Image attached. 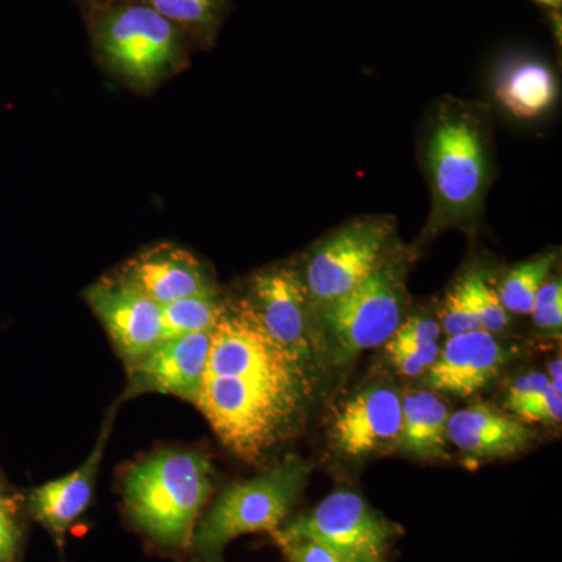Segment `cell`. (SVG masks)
I'll list each match as a JSON object with an SVG mask.
<instances>
[{"label":"cell","mask_w":562,"mask_h":562,"mask_svg":"<svg viewBox=\"0 0 562 562\" xmlns=\"http://www.w3.org/2000/svg\"><path fill=\"white\" fill-rule=\"evenodd\" d=\"M491 135L490 110L482 103L446 98L431 111L420 147L431 194L422 239L479 228L492 180Z\"/></svg>","instance_id":"cell-1"},{"label":"cell","mask_w":562,"mask_h":562,"mask_svg":"<svg viewBox=\"0 0 562 562\" xmlns=\"http://www.w3.org/2000/svg\"><path fill=\"white\" fill-rule=\"evenodd\" d=\"M213 492L210 458L194 450H161L125 473L128 517L162 549H190Z\"/></svg>","instance_id":"cell-2"},{"label":"cell","mask_w":562,"mask_h":562,"mask_svg":"<svg viewBox=\"0 0 562 562\" xmlns=\"http://www.w3.org/2000/svg\"><path fill=\"white\" fill-rule=\"evenodd\" d=\"M406 257L394 251L353 290L310 308V341L322 361L342 368L362 351L384 346L406 310Z\"/></svg>","instance_id":"cell-3"},{"label":"cell","mask_w":562,"mask_h":562,"mask_svg":"<svg viewBox=\"0 0 562 562\" xmlns=\"http://www.w3.org/2000/svg\"><path fill=\"white\" fill-rule=\"evenodd\" d=\"M308 392L258 380L205 375L194 405L232 452L257 461L291 430Z\"/></svg>","instance_id":"cell-4"},{"label":"cell","mask_w":562,"mask_h":562,"mask_svg":"<svg viewBox=\"0 0 562 562\" xmlns=\"http://www.w3.org/2000/svg\"><path fill=\"white\" fill-rule=\"evenodd\" d=\"M310 462L290 457L255 479L233 483L201 517L191 547L203 562H221L225 547L251 532H276L301 501Z\"/></svg>","instance_id":"cell-5"},{"label":"cell","mask_w":562,"mask_h":562,"mask_svg":"<svg viewBox=\"0 0 562 562\" xmlns=\"http://www.w3.org/2000/svg\"><path fill=\"white\" fill-rule=\"evenodd\" d=\"M92 46L111 72L150 87L187 63L191 41L140 0L88 11Z\"/></svg>","instance_id":"cell-6"},{"label":"cell","mask_w":562,"mask_h":562,"mask_svg":"<svg viewBox=\"0 0 562 562\" xmlns=\"http://www.w3.org/2000/svg\"><path fill=\"white\" fill-rule=\"evenodd\" d=\"M394 241L395 221L390 216L358 217L325 236L301 271L310 308L342 297L368 279L397 250Z\"/></svg>","instance_id":"cell-7"},{"label":"cell","mask_w":562,"mask_h":562,"mask_svg":"<svg viewBox=\"0 0 562 562\" xmlns=\"http://www.w3.org/2000/svg\"><path fill=\"white\" fill-rule=\"evenodd\" d=\"M402 535L401 525L376 512L358 492L336 491L272 532V539H312L347 562H390Z\"/></svg>","instance_id":"cell-8"},{"label":"cell","mask_w":562,"mask_h":562,"mask_svg":"<svg viewBox=\"0 0 562 562\" xmlns=\"http://www.w3.org/2000/svg\"><path fill=\"white\" fill-rule=\"evenodd\" d=\"M206 375L236 376L310 391L308 368L273 341L246 299L222 301L211 330Z\"/></svg>","instance_id":"cell-9"},{"label":"cell","mask_w":562,"mask_h":562,"mask_svg":"<svg viewBox=\"0 0 562 562\" xmlns=\"http://www.w3.org/2000/svg\"><path fill=\"white\" fill-rule=\"evenodd\" d=\"M246 302L273 341L308 368L310 299L302 272L292 266H277L250 280Z\"/></svg>","instance_id":"cell-10"},{"label":"cell","mask_w":562,"mask_h":562,"mask_svg":"<svg viewBox=\"0 0 562 562\" xmlns=\"http://www.w3.org/2000/svg\"><path fill=\"white\" fill-rule=\"evenodd\" d=\"M85 297L128 364L162 341L161 306L124 277H105L88 288Z\"/></svg>","instance_id":"cell-11"},{"label":"cell","mask_w":562,"mask_h":562,"mask_svg":"<svg viewBox=\"0 0 562 562\" xmlns=\"http://www.w3.org/2000/svg\"><path fill=\"white\" fill-rule=\"evenodd\" d=\"M211 331L162 339L154 350L128 364V391L158 392L195 403L209 371Z\"/></svg>","instance_id":"cell-12"},{"label":"cell","mask_w":562,"mask_h":562,"mask_svg":"<svg viewBox=\"0 0 562 562\" xmlns=\"http://www.w3.org/2000/svg\"><path fill=\"white\" fill-rule=\"evenodd\" d=\"M401 430V395L376 386L358 392L336 409L331 441L346 457L364 458L397 447Z\"/></svg>","instance_id":"cell-13"},{"label":"cell","mask_w":562,"mask_h":562,"mask_svg":"<svg viewBox=\"0 0 562 562\" xmlns=\"http://www.w3.org/2000/svg\"><path fill=\"white\" fill-rule=\"evenodd\" d=\"M508 361V350L492 333L476 330L449 336L427 371L432 390L469 397L497 379Z\"/></svg>","instance_id":"cell-14"},{"label":"cell","mask_w":562,"mask_h":562,"mask_svg":"<svg viewBox=\"0 0 562 562\" xmlns=\"http://www.w3.org/2000/svg\"><path fill=\"white\" fill-rule=\"evenodd\" d=\"M120 276L160 306L191 295L217 292L201 260L172 244L140 251Z\"/></svg>","instance_id":"cell-15"},{"label":"cell","mask_w":562,"mask_h":562,"mask_svg":"<svg viewBox=\"0 0 562 562\" xmlns=\"http://www.w3.org/2000/svg\"><path fill=\"white\" fill-rule=\"evenodd\" d=\"M536 432L513 414L475 403L450 414L447 439L472 460H498L527 449Z\"/></svg>","instance_id":"cell-16"},{"label":"cell","mask_w":562,"mask_h":562,"mask_svg":"<svg viewBox=\"0 0 562 562\" xmlns=\"http://www.w3.org/2000/svg\"><path fill=\"white\" fill-rule=\"evenodd\" d=\"M111 424L113 422L109 416L92 453L79 469L61 479L41 484L31 492L29 513L32 514L33 519L44 525V528H47L58 542L63 541L70 525L76 522L90 506L99 468L105 452V443L109 441Z\"/></svg>","instance_id":"cell-17"},{"label":"cell","mask_w":562,"mask_h":562,"mask_svg":"<svg viewBox=\"0 0 562 562\" xmlns=\"http://www.w3.org/2000/svg\"><path fill=\"white\" fill-rule=\"evenodd\" d=\"M495 98L513 116L536 120L543 116L557 102V77L543 61L536 58H514L498 70Z\"/></svg>","instance_id":"cell-18"},{"label":"cell","mask_w":562,"mask_h":562,"mask_svg":"<svg viewBox=\"0 0 562 562\" xmlns=\"http://www.w3.org/2000/svg\"><path fill=\"white\" fill-rule=\"evenodd\" d=\"M449 408L435 392H409L402 397V430L397 449L419 460H441L447 454Z\"/></svg>","instance_id":"cell-19"},{"label":"cell","mask_w":562,"mask_h":562,"mask_svg":"<svg viewBox=\"0 0 562 562\" xmlns=\"http://www.w3.org/2000/svg\"><path fill=\"white\" fill-rule=\"evenodd\" d=\"M180 29L191 44L209 47L216 40L231 0H140Z\"/></svg>","instance_id":"cell-20"},{"label":"cell","mask_w":562,"mask_h":562,"mask_svg":"<svg viewBox=\"0 0 562 562\" xmlns=\"http://www.w3.org/2000/svg\"><path fill=\"white\" fill-rule=\"evenodd\" d=\"M557 254H546L516 266L497 288L503 308L509 314H531L539 288L549 279Z\"/></svg>","instance_id":"cell-21"},{"label":"cell","mask_w":562,"mask_h":562,"mask_svg":"<svg viewBox=\"0 0 562 562\" xmlns=\"http://www.w3.org/2000/svg\"><path fill=\"white\" fill-rule=\"evenodd\" d=\"M217 292L191 295L161 306L162 339L211 331L221 312Z\"/></svg>","instance_id":"cell-22"},{"label":"cell","mask_w":562,"mask_h":562,"mask_svg":"<svg viewBox=\"0 0 562 562\" xmlns=\"http://www.w3.org/2000/svg\"><path fill=\"white\" fill-rule=\"evenodd\" d=\"M464 283L479 327L492 335L505 331L509 327L512 316L503 308L497 290L480 273L464 277Z\"/></svg>","instance_id":"cell-23"},{"label":"cell","mask_w":562,"mask_h":562,"mask_svg":"<svg viewBox=\"0 0 562 562\" xmlns=\"http://www.w3.org/2000/svg\"><path fill=\"white\" fill-rule=\"evenodd\" d=\"M22 541L20 501L0 472V562H21Z\"/></svg>","instance_id":"cell-24"},{"label":"cell","mask_w":562,"mask_h":562,"mask_svg":"<svg viewBox=\"0 0 562 562\" xmlns=\"http://www.w3.org/2000/svg\"><path fill=\"white\" fill-rule=\"evenodd\" d=\"M384 347H386L392 366L405 376H420L422 373L427 372L441 350L438 342L425 344V346L422 344L420 346V344L402 338L397 333L391 336Z\"/></svg>","instance_id":"cell-25"},{"label":"cell","mask_w":562,"mask_h":562,"mask_svg":"<svg viewBox=\"0 0 562 562\" xmlns=\"http://www.w3.org/2000/svg\"><path fill=\"white\" fill-rule=\"evenodd\" d=\"M439 325H441L447 336L460 335V333L480 328L471 302H469L464 279L458 281L449 291V294L446 295Z\"/></svg>","instance_id":"cell-26"},{"label":"cell","mask_w":562,"mask_h":562,"mask_svg":"<svg viewBox=\"0 0 562 562\" xmlns=\"http://www.w3.org/2000/svg\"><path fill=\"white\" fill-rule=\"evenodd\" d=\"M532 319L543 331H560L562 327V283L561 277L546 280L539 288L532 303Z\"/></svg>","instance_id":"cell-27"},{"label":"cell","mask_w":562,"mask_h":562,"mask_svg":"<svg viewBox=\"0 0 562 562\" xmlns=\"http://www.w3.org/2000/svg\"><path fill=\"white\" fill-rule=\"evenodd\" d=\"M509 414L525 422V424H535V422L560 424L562 417L561 392L550 386L549 390L541 392V394L520 403Z\"/></svg>","instance_id":"cell-28"},{"label":"cell","mask_w":562,"mask_h":562,"mask_svg":"<svg viewBox=\"0 0 562 562\" xmlns=\"http://www.w3.org/2000/svg\"><path fill=\"white\" fill-rule=\"evenodd\" d=\"M288 562H347L328 547L312 539H273Z\"/></svg>","instance_id":"cell-29"},{"label":"cell","mask_w":562,"mask_h":562,"mask_svg":"<svg viewBox=\"0 0 562 562\" xmlns=\"http://www.w3.org/2000/svg\"><path fill=\"white\" fill-rule=\"evenodd\" d=\"M550 386H552V384H550L547 373H525V375L514 380V383L509 386L508 394H506L505 398V408L512 412V409L519 406L520 403L527 402L528 398L541 394V392L549 390Z\"/></svg>","instance_id":"cell-30"},{"label":"cell","mask_w":562,"mask_h":562,"mask_svg":"<svg viewBox=\"0 0 562 562\" xmlns=\"http://www.w3.org/2000/svg\"><path fill=\"white\" fill-rule=\"evenodd\" d=\"M395 333L413 342L435 344L441 335V325L431 317L409 316L398 325Z\"/></svg>","instance_id":"cell-31"},{"label":"cell","mask_w":562,"mask_h":562,"mask_svg":"<svg viewBox=\"0 0 562 562\" xmlns=\"http://www.w3.org/2000/svg\"><path fill=\"white\" fill-rule=\"evenodd\" d=\"M561 368H562V364H561V358H557V360H553L552 362H550V369H549V380H550V384H552V386L554 387V390H557L558 392H561L562 391V384H561V379H562V371H561Z\"/></svg>","instance_id":"cell-32"},{"label":"cell","mask_w":562,"mask_h":562,"mask_svg":"<svg viewBox=\"0 0 562 562\" xmlns=\"http://www.w3.org/2000/svg\"><path fill=\"white\" fill-rule=\"evenodd\" d=\"M85 11L103 9V7L114 5V3L133 2V0H79Z\"/></svg>","instance_id":"cell-33"},{"label":"cell","mask_w":562,"mask_h":562,"mask_svg":"<svg viewBox=\"0 0 562 562\" xmlns=\"http://www.w3.org/2000/svg\"><path fill=\"white\" fill-rule=\"evenodd\" d=\"M535 2L541 3L542 7L552 11H561L562 7V0H535Z\"/></svg>","instance_id":"cell-34"}]
</instances>
